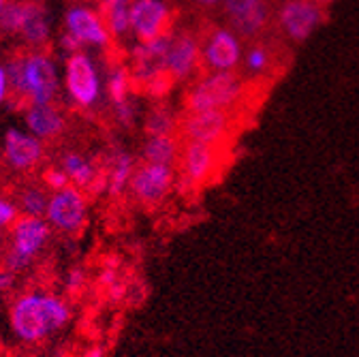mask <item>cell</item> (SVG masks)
<instances>
[{"instance_id":"d4e9b609","label":"cell","mask_w":359,"mask_h":357,"mask_svg":"<svg viewBox=\"0 0 359 357\" xmlns=\"http://www.w3.org/2000/svg\"><path fill=\"white\" fill-rule=\"evenodd\" d=\"M22 26V0H7L0 13V34L15 36Z\"/></svg>"},{"instance_id":"ba28073f","label":"cell","mask_w":359,"mask_h":357,"mask_svg":"<svg viewBox=\"0 0 359 357\" xmlns=\"http://www.w3.org/2000/svg\"><path fill=\"white\" fill-rule=\"evenodd\" d=\"M67 93L77 109H93L101 97V79L95 60L83 52H75L67 58Z\"/></svg>"},{"instance_id":"4fadbf2b","label":"cell","mask_w":359,"mask_h":357,"mask_svg":"<svg viewBox=\"0 0 359 357\" xmlns=\"http://www.w3.org/2000/svg\"><path fill=\"white\" fill-rule=\"evenodd\" d=\"M65 32L73 34L81 46H95L105 52L114 50V39L97 9L81 5L71 7L65 15Z\"/></svg>"},{"instance_id":"6da1fadb","label":"cell","mask_w":359,"mask_h":357,"mask_svg":"<svg viewBox=\"0 0 359 357\" xmlns=\"http://www.w3.org/2000/svg\"><path fill=\"white\" fill-rule=\"evenodd\" d=\"M73 321L69 299L54 291H26L9 306V328L22 344H41L65 332Z\"/></svg>"},{"instance_id":"d6a6232c","label":"cell","mask_w":359,"mask_h":357,"mask_svg":"<svg viewBox=\"0 0 359 357\" xmlns=\"http://www.w3.org/2000/svg\"><path fill=\"white\" fill-rule=\"evenodd\" d=\"M9 95V86H7V75H5V67L0 65V103L7 101Z\"/></svg>"},{"instance_id":"7c38bea8","label":"cell","mask_w":359,"mask_h":357,"mask_svg":"<svg viewBox=\"0 0 359 357\" xmlns=\"http://www.w3.org/2000/svg\"><path fill=\"white\" fill-rule=\"evenodd\" d=\"M240 41L233 30L210 26L203 48H201V65L203 73L210 71H233L240 62Z\"/></svg>"},{"instance_id":"9a60e30c","label":"cell","mask_w":359,"mask_h":357,"mask_svg":"<svg viewBox=\"0 0 359 357\" xmlns=\"http://www.w3.org/2000/svg\"><path fill=\"white\" fill-rule=\"evenodd\" d=\"M323 22V9L314 0H287L280 7L278 24L295 43L306 41Z\"/></svg>"},{"instance_id":"5bb4252c","label":"cell","mask_w":359,"mask_h":357,"mask_svg":"<svg viewBox=\"0 0 359 357\" xmlns=\"http://www.w3.org/2000/svg\"><path fill=\"white\" fill-rule=\"evenodd\" d=\"M3 159L7 167H11L18 173L34 171L43 159H45V146L39 137L26 135V133L18 128H9L5 133V144H3Z\"/></svg>"},{"instance_id":"277c9868","label":"cell","mask_w":359,"mask_h":357,"mask_svg":"<svg viewBox=\"0 0 359 357\" xmlns=\"http://www.w3.org/2000/svg\"><path fill=\"white\" fill-rule=\"evenodd\" d=\"M52 240V227L43 216L20 214L9 227V236L3 248L0 265L7 267L11 274H24L39 261L43 250Z\"/></svg>"},{"instance_id":"44dd1931","label":"cell","mask_w":359,"mask_h":357,"mask_svg":"<svg viewBox=\"0 0 359 357\" xmlns=\"http://www.w3.org/2000/svg\"><path fill=\"white\" fill-rule=\"evenodd\" d=\"M180 146H182V144H180V137L177 135L146 137V142L142 146V161L175 167L177 154H180Z\"/></svg>"},{"instance_id":"8992f818","label":"cell","mask_w":359,"mask_h":357,"mask_svg":"<svg viewBox=\"0 0 359 357\" xmlns=\"http://www.w3.org/2000/svg\"><path fill=\"white\" fill-rule=\"evenodd\" d=\"M175 189V167L140 161L128 182V193L142 208H158Z\"/></svg>"},{"instance_id":"d6986e66","label":"cell","mask_w":359,"mask_h":357,"mask_svg":"<svg viewBox=\"0 0 359 357\" xmlns=\"http://www.w3.org/2000/svg\"><path fill=\"white\" fill-rule=\"evenodd\" d=\"M133 0H99V15L109 30L111 39H122L130 28Z\"/></svg>"},{"instance_id":"52a82bcc","label":"cell","mask_w":359,"mask_h":357,"mask_svg":"<svg viewBox=\"0 0 359 357\" xmlns=\"http://www.w3.org/2000/svg\"><path fill=\"white\" fill-rule=\"evenodd\" d=\"M45 220L52 227V231H58L60 236L75 238L79 236L88 225V197L83 191L75 189L73 184L54 191L45 210Z\"/></svg>"},{"instance_id":"83f0119b","label":"cell","mask_w":359,"mask_h":357,"mask_svg":"<svg viewBox=\"0 0 359 357\" xmlns=\"http://www.w3.org/2000/svg\"><path fill=\"white\" fill-rule=\"evenodd\" d=\"M43 184H45V189L62 191V189L71 187V180H69V175L60 167H48V169L43 171Z\"/></svg>"},{"instance_id":"8d00e7d4","label":"cell","mask_w":359,"mask_h":357,"mask_svg":"<svg viewBox=\"0 0 359 357\" xmlns=\"http://www.w3.org/2000/svg\"><path fill=\"white\" fill-rule=\"evenodd\" d=\"M5 3H7V0H0V13H3V7H5Z\"/></svg>"},{"instance_id":"d590c367","label":"cell","mask_w":359,"mask_h":357,"mask_svg":"<svg viewBox=\"0 0 359 357\" xmlns=\"http://www.w3.org/2000/svg\"><path fill=\"white\" fill-rule=\"evenodd\" d=\"M3 248H5V242H3V236H0V261H3Z\"/></svg>"},{"instance_id":"e0dca14e","label":"cell","mask_w":359,"mask_h":357,"mask_svg":"<svg viewBox=\"0 0 359 357\" xmlns=\"http://www.w3.org/2000/svg\"><path fill=\"white\" fill-rule=\"evenodd\" d=\"M24 120L32 135L39 137L41 142H54L67 133V118L52 103L50 105L30 103L24 109Z\"/></svg>"},{"instance_id":"ffe728a7","label":"cell","mask_w":359,"mask_h":357,"mask_svg":"<svg viewBox=\"0 0 359 357\" xmlns=\"http://www.w3.org/2000/svg\"><path fill=\"white\" fill-rule=\"evenodd\" d=\"M177 133V114L163 101H154L144 118V135L146 137H163Z\"/></svg>"},{"instance_id":"9c48e42d","label":"cell","mask_w":359,"mask_h":357,"mask_svg":"<svg viewBox=\"0 0 359 357\" xmlns=\"http://www.w3.org/2000/svg\"><path fill=\"white\" fill-rule=\"evenodd\" d=\"M167 71L171 73L173 81H193L203 73L201 65V36L191 30L182 28L171 32L169 48H167Z\"/></svg>"},{"instance_id":"8fae6325","label":"cell","mask_w":359,"mask_h":357,"mask_svg":"<svg viewBox=\"0 0 359 357\" xmlns=\"http://www.w3.org/2000/svg\"><path fill=\"white\" fill-rule=\"evenodd\" d=\"M173 13L163 0H133L130 28L140 43H150L173 32Z\"/></svg>"},{"instance_id":"5b68a950","label":"cell","mask_w":359,"mask_h":357,"mask_svg":"<svg viewBox=\"0 0 359 357\" xmlns=\"http://www.w3.org/2000/svg\"><path fill=\"white\" fill-rule=\"evenodd\" d=\"M242 120L246 112L242 109H208V112H182L177 116V133L180 140L233 146L238 133L242 128Z\"/></svg>"},{"instance_id":"f546056e","label":"cell","mask_w":359,"mask_h":357,"mask_svg":"<svg viewBox=\"0 0 359 357\" xmlns=\"http://www.w3.org/2000/svg\"><path fill=\"white\" fill-rule=\"evenodd\" d=\"M114 116H116V122H118L122 128H133L135 118H137V107H135L133 99H128V101H124L122 105L114 107Z\"/></svg>"},{"instance_id":"7a4b0ae2","label":"cell","mask_w":359,"mask_h":357,"mask_svg":"<svg viewBox=\"0 0 359 357\" xmlns=\"http://www.w3.org/2000/svg\"><path fill=\"white\" fill-rule=\"evenodd\" d=\"M257 81H246L236 69L201 73L191 81L182 95V112H208V109H248L250 90Z\"/></svg>"},{"instance_id":"484cf974","label":"cell","mask_w":359,"mask_h":357,"mask_svg":"<svg viewBox=\"0 0 359 357\" xmlns=\"http://www.w3.org/2000/svg\"><path fill=\"white\" fill-rule=\"evenodd\" d=\"M267 0H224V13L229 18V24H236L263 7Z\"/></svg>"},{"instance_id":"7402d4cb","label":"cell","mask_w":359,"mask_h":357,"mask_svg":"<svg viewBox=\"0 0 359 357\" xmlns=\"http://www.w3.org/2000/svg\"><path fill=\"white\" fill-rule=\"evenodd\" d=\"M101 285L105 289V295L111 304H122V299L128 295L130 287L122 276V265L118 263V259H109L103 270H101Z\"/></svg>"},{"instance_id":"4316f807","label":"cell","mask_w":359,"mask_h":357,"mask_svg":"<svg viewBox=\"0 0 359 357\" xmlns=\"http://www.w3.org/2000/svg\"><path fill=\"white\" fill-rule=\"evenodd\" d=\"M88 287V272L83 265H73L65 274V293L69 297H79Z\"/></svg>"},{"instance_id":"836d02e7","label":"cell","mask_w":359,"mask_h":357,"mask_svg":"<svg viewBox=\"0 0 359 357\" xmlns=\"http://www.w3.org/2000/svg\"><path fill=\"white\" fill-rule=\"evenodd\" d=\"M81 357H105V346L103 344H93V346H88Z\"/></svg>"},{"instance_id":"1f68e13d","label":"cell","mask_w":359,"mask_h":357,"mask_svg":"<svg viewBox=\"0 0 359 357\" xmlns=\"http://www.w3.org/2000/svg\"><path fill=\"white\" fill-rule=\"evenodd\" d=\"M60 46H62V50L65 52H69V54H75V52H81V43L73 36V34H69V32H62V36H60Z\"/></svg>"},{"instance_id":"603a6c76","label":"cell","mask_w":359,"mask_h":357,"mask_svg":"<svg viewBox=\"0 0 359 357\" xmlns=\"http://www.w3.org/2000/svg\"><path fill=\"white\" fill-rule=\"evenodd\" d=\"M48 201H50V195L45 193L43 187H24L15 199L18 203V210L20 214H26V216H45V210H48Z\"/></svg>"},{"instance_id":"ac0fdd59","label":"cell","mask_w":359,"mask_h":357,"mask_svg":"<svg viewBox=\"0 0 359 357\" xmlns=\"http://www.w3.org/2000/svg\"><path fill=\"white\" fill-rule=\"evenodd\" d=\"M105 165H107V184H105L107 197L109 199L124 197L128 193V182L135 171V159L126 150L116 148V150L107 152Z\"/></svg>"},{"instance_id":"2e32d148","label":"cell","mask_w":359,"mask_h":357,"mask_svg":"<svg viewBox=\"0 0 359 357\" xmlns=\"http://www.w3.org/2000/svg\"><path fill=\"white\" fill-rule=\"evenodd\" d=\"M20 34L30 50L50 48V13L41 0H22Z\"/></svg>"},{"instance_id":"e575fe53","label":"cell","mask_w":359,"mask_h":357,"mask_svg":"<svg viewBox=\"0 0 359 357\" xmlns=\"http://www.w3.org/2000/svg\"><path fill=\"white\" fill-rule=\"evenodd\" d=\"M193 3L197 7H201V9H212V7H216L220 3V0H193Z\"/></svg>"},{"instance_id":"3957f363","label":"cell","mask_w":359,"mask_h":357,"mask_svg":"<svg viewBox=\"0 0 359 357\" xmlns=\"http://www.w3.org/2000/svg\"><path fill=\"white\" fill-rule=\"evenodd\" d=\"M180 144L182 146L175 163V189L184 195H193L212 184L227 167L233 148L191 140H180Z\"/></svg>"},{"instance_id":"cb8c5ba5","label":"cell","mask_w":359,"mask_h":357,"mask_svg":"<svg viewBox=\"0 0 359 357\" xmlns=\"http://www.w3.org/2000/svg\"><path fill=\"white\" fill-rule=\"evenodd\" d=\"M272 62H274V52L265 43H255L246 54V69L259 77L272 69Z\"/></svg>"},{"instance_id":"30bf717a","label":"cell","mask_w":359,"mask_h":357,"mask_svg":"<svg viewBox=\"0 0 359 357\" xmlns=\"http://www.w3.org/2000/svg\"><path fill=\"white\" fill-rule=\"evenodd\" d=\"M26 88L30 103L50 105L58 95V71L48 50H28L26 52Z\"/></svg>"},{"instance_id":"f1b7e54d","label":"cell","mask_w":359,"mask_h":357,"mask_svg":"<svg viewBox=\"0 0 359 357\" xmlns=\"http://www.w3.org/2000/svg\"><path fill=\"white\" fill-rule=\"evenodd\" d=\"M18 216H20V210H18L15 199L0 195V231L9 229Z\"/></svg>"},{"instance_id":"4dcf8cb0","label":"cell","mask_w":359,"mask_h":357,"mask_svg":"<svg viewBox=\"0 0 359 357\" xmlns=\"http://www.w3.org/2000/svg\"><path fill=\"white\" fill-rule=\"evenodd\" d=\"M15 274H11L7 267H3L0 265V299H3L9 291H13V287H15Z\"/></svg>"}]
</instances>
